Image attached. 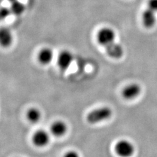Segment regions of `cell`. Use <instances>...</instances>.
Returning <instances> with one entry per match:
<instances>
[{
  "mask_svg": "<svg viewBox=\"0 0 157 157\" xmlns=\"http://www.w3.org/2000/svg\"><path fill=\"white\" fill-rule=\"evenodd\" d=\"M13 42L12 32L7 28H0V45L3 47H9Z\"/></svg>",
  "mask_w": 157,
  "mask_h": 157,
  "instance_id": "8",
  "label": "cell"
},
{
  "mask_svg": "<svg viewBox=\"0 0 157 157\" xmlns=\"http://www.w3.org/2000/svg\"><path fill=\"white\" fill-rule=\"evenodd\" d=\"M51 133L57 137L64 136L67 131V126L65 122L62 121H56L53 122L50 128Z\"/></svg>",
  "mask_w": 157,
  "mask_h": 157,
  "instance_id": "7",
  "label": "cell"
},
{
  "mask_svg": "<svg viewBox=\"0 0 157 157\" xmlns=\"http://www.w3.org/2000/svg\"><path fill=\"white\" fill-rule=\"evenodd\" d=\"M141 92V86L137 83H132L124 88L122 95L124 99L128 100H133L138 96Z\"/></svg>",
  "mask_w": 157,
  "mask_h": 157,
  "instance_id": "6",
  "label": "cell"
},
{
  "mask_svg": "<svg viewBox=\"0 0 157 157\" xmlns=\"http://www.w3.org/2000/svg\"><path fill=\"white\" fill-rule=\"evenodd\" d=\"M105 48L107 55L112 58L119 59L124 55V49L119 43L116 42L112 43L111 45L107 46Z\"/></svg>",
  "mask_w": 157,
  "mask_h": 157,
  "instance_id": "9",
  "label": "cell"
},
{
  "mask_svg": "<svg viewBox=\"0 0 157 157\" xmlns=\"http://www.w3.org/2000/svg\"><path fill=\"white\" fill-rule=\"evenodd\" d=\"M63 157H80L79 155L75 151H69L63 155Z\"/></svg>",
  "mask_w": 157,
  "mask_h": 157,
  "instance_id": "15",
  "label": "cell"
},
{
  "mask_svg": "<svg viewBox=\"0 0 157 157\" xmlns=\"http://www.w3.org/2000/svg\"><path fill=\"white\" fill-rule=\"evenodd\" d=\"M53 51L50 48H43L39 52L38 60L43 65H47L50 63L53 58Z\"/></svg>",
  "mask_w": 157,
  "mask_h": 157,
  "instance_id": "11",
  "label": "cell"
},
{
  "mask_svg": "<svg viewBox=\"0 0 157 157\" xmlns=\"http://www.w3.org/2000/svg\"><path fill=\"white\" fill-rule=\"evenodd\" d=\"M96 38L98 43L105 48L115 42L116 34L112 28L104 27L98 31Z\"/></svg>",
  "mask_w": 157,
  "mask_h": 157,
  "instance_id": "2",
  "label": "cell"
},
{
  "mask_svg": "<svg viewBox=\"0 0 157 157\" xmlns=\"http://www.w3.org/2000/svg\"><path fill=\"white\" fill-rule=\"evenodd\" d=\"M50 141V135L45 130H38L32 136V142L37 147H45Z\"/></svg>",
  "mask_w": 157,
  "mask_h": 157,
  "instance_id": "4",
  "label": "cell"
},
{
  "mask_svg": "<svg viewBox=\"0 0 157 157\" xmlns=\"http://www.w3.org/2000/svg\"><path fill=\"white\" fill-rule=\"evenodd\" d=\"M11 11L15 15L19 16L22 14L25 11V6L24 5L18 0H13L11 2Z\"/></svg>",
  "mask_w": 157,
  "mask_h": 157,
  "instance_id": "13",
  "label": "cell"
},
{
  "mask_svg": "<svg viewBox=\"0 0 157 157\" xmlns=\"http://www.w3.org/2000/svg\"><path fill=\"white\" fill-rule=\"evenodd\" d=\"M156 21V13L147 8L142 13V22L147 28H153Z\"/></svg>",
  "mask_w": 157,
  "mask_h": 157,
  "instance_id": "10",
  "label": "cell"
},
{
  "mask_svg": "<svg viewBox=\"0 0 157 157\" xmlns=\"http://www.w3.org/2000/svg\"><path fill=\"white\" fill-rule=\"evenodd\" d=\"M113 114L112 109L109 107H101L90 111L86 116V121L90 124H97L109 119Z\"/></svg>",
  "mask_w": 157,
  "mask_h": 157,
  "instance_id": "1",
  "label": "cell"
},
{
  "mask_svg": "<svg viewBox=\"0 0 157 157\" xmlns=\"http://www.w3.org/2000/svg\"><path fill=\"white\" fill-rule=\"evenodd\" d=\"M26 117L29 122L32 123H37L41 118V113L36 107H31L26 113Z\"/></svg>",
  "mask_w": 157,
  "mask_h": 157,
  "instance_id": "12",
  "label": "cell"
},
{
  "mask_svg": "<svg viewBox=\"0 0 157 157\" xmlns=\"http://www.w3.org/2000/svg\"><path fill=\"white\" fill-rule=\"evenodd\" d=\"M0 21H2V17H1V13H0Z\"/></svg>",
  "mask_w": 157,
  "mask_h": 157,
  "instance_id": "16",
  "label": "cell"
},
{
  "mask_svg": "<svg viewBox=\"0 0 157 157\" xmlns=\"http://www.w3.org/2000/svg\"><path fill=\"white\" fill-rule=\"evenodd\" d=\"M115 150L116 153L121 157H130L134 153L135 147L130 141L121 140L116 144Z\"/></svg>",
  "mask_w": 157,
  "mask_h": 157,
  "instance_id": "3",
  "label": "cell"
},
{
  "mask_svg": "<svg viewBox=\"0 0 157 157\" xmlns=\"http://www.w3.org/2000/svg\"><path fill=\"white\" fill-rule=\"evenodd\" d=\"M148 8L155 13H157V0H149L147 3Z\"/></svg>",
  "mask_w": 157,
  "mask_h": 157,
  "instance_id": "14",
  "label": "cell"
},
{
  "mask_svg": "<svg viewBox=\"0 0 157 157\" xmlns=\"http://www.w3.org/2000/svg\"><path fill=\"white\" fill-rule=\"evenodd\" d=\"M73 60V56L71 52L67 50L62 51L59 54L57 64L60 70L65 71L70 67Z\"/></svg>",
  "mask_w": 157,
  "mask_h": 157,
  "instance_id": "5",
  "label": "cell"
}]
</instances>
